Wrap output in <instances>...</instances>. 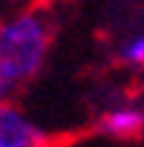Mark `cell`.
Returning <instances> with one entry per match:
<instances>
[{
    "label": "cell",
    "instance_id": "3957f363",
    "mask_svg": "<svg viewBox=\"0 0 144 147\" xmlns=\"http://www.w3.org/2000/svg\"><path fill=\"white\" fill-rule=\"evenodd\" d=\"M98 133L110 141H130L144 133V110L135 104H115L98 115Z\"/></svg>",
    "mask_w": 144,
    "mask_h": 147
},
{
    "label": "cell",
    "instance_id": "6da1fadb",
    "mask_svg": "<svg viewBox=\"0 0 144 147\" xmlns=\"http://www.w3.org/2000/svg\"><path fill=\"white\" fill-rule=\"evenodd\" d=\"M52 20L40 9H20L0 20V101L15 98L46 63Z\"/></svg>",
    "mask_w": 144,
    "mask_h": 147
},
{
    "label": "cell",
    "instance_id": "7a4b0ae2",
    "mask_svg": "<svg viewBox=\"0 0 144 147\" xmlns=\"http://www.w3.org/2000/svg\"><path fill=\"white\" fill-rule=\"evenodd\" d=\"M52 138L15 98L0 101V147H49Z\"/></svg>",
    "mask_w": 144,
    "mask_h": 147
},
{
    "label": "cell",
    "instance_id": "277c9868",
    "mask_svg": "<svg viewBox=\"0 0 144 147\" xmlns=\"http://www.w3.org/2000/svg\"><path fill=\"white\" fill-rule=\"evenodd\" d=\"M118 58H121L127 66H133V69H144V29H141V32H135L130 40H124V43H121Z\"/></svg>",
    "mask_w": 144,
    "mask_h": 147
}]
</instances>
